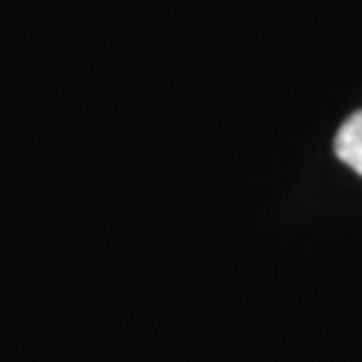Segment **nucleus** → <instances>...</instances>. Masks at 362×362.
I'll return each instance as SVG.
<instances>
[{
	"label": "nucleus",
	"mask_w": 362,
	"mask_h": 362,
	"mask_svg": "<svg viewBox=\"0 0 362 362\" xmlns=\"http://www.w3.org/2000/svg\"><path fill=\"white\" fill-rule=\"evenodd\" d=\"M336 153L338 158L351 167L357 175H362V110L344 121L336 137Z\"/></svg>",
	"instance_id": "obj_1"
}]
</instances>
